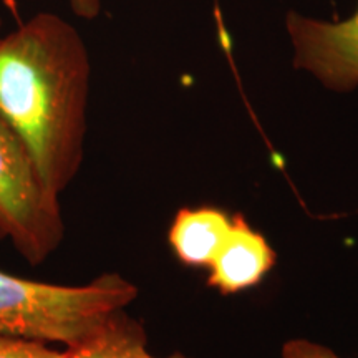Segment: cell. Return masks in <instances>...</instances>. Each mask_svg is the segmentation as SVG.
<instances>
[{
    "label": "cell",
    "mask_w": 358,
    "mask_h": 358,
    "mask_svg": "<svg viewBox=\"0 0 358 358\" xmlns=\"http://www.w3.org/2000/svg\"><path fill=\"white\" fill-rule=\"evenodd\" d=\"M69 3L71 10L75 12V15L82 17V19L92 20L100 15V10H101L100 0H69Z\"/></svg>",
    "instance_id": "10"
},
{
    "label": "cell",
    "mask_w": 358,
    "mask_h": 358,
    "mask_svg": "<svg viewBox=\"0 0 358 358\" xmlns=\"http://www.w3.org/2000/svg\"><path fill=\"white\" fill-rule=\"evenodd\" d=\"M136 297V285L116 272L85 285H57L0 271V337L77 347Z\"/></svg>",
    "instance_id": "2"
},
{
    "label": "cell",
    "mask_w": 358,
    "mask_h": 358,
    "mask_svg": "<svg viewBox=\"0 0 358 358\" xmlns=\"http://www.w3.org/2000/svg\"><path fill=\"white\" fill-rule=\"evenodd\" d=\"M275 262L274 249L243 216L232 217L231 229L214 257L209 285L236 294L259 284Z\"/></svg>",
    "instance_id": "5"
},
{
    "label": "cell",
    "mask_w": 358,
    "mask_h": 358,
    "mask_svg": "<svg viewBox=\"0 0 358 358\" xmlns=\"http://www.w3.org/2000/svg\"><path fill=\"white\" fill-rule=\"evenodd\" d=\"M0 29H2V19H0Z\"/></svg>",
    "instance_id": "13"
},
{
    "label": "cell",
    "mask_w": 358,
    "mask_h": 358,
    "mask_svg": "<svg viewBox=\"0 0 358 358\" xmlns=\"http://www.w3.org/2000/svg\"><path fill=\"white\" fill-rule=\"evenodd\" d=\"M65 358H161L148 350L145 327L122 310L100 332L77 347L66 348ZM164 358H189L176 352Z\"/></svg>",
    "instance_id": "7"
},
{
    "label": "cell",
    "mask_w": 358,
    "mask_h": 358,
    "mask_svg": "<svg viewBox=\"0 0 358 358\" xmlns=\"http://www.w3.org/2000/svg\"><path fill=\"white\" fill-rule=\"evenodd\" d=\"M282 358H340L338 355L319 343L308 342V340L295 338L289 340L282 347Z\"/></svg>",
    "instance_id": "9"
},
{
    "label": "cell",
    "mask_w": 358,
    "mask_h": 358,
    "mask_svg": "<svg viewBox=\"0 0 358 358\" xmlns=\"http://www.w3.org/2000/svg\"><path fill=\"white\" fill-rule=\"evenodd\" d=\"M0 358H65V352L53 350L42 342L0 337Z\"/></svg>",
    "instance_id": "8"
},
{
    "label": "cell",
    "mask_w": 358,
    "mask_h": 358,
    "mask_svg": "<svg viewBox=\"0 0 358 358\" xmlns=\"http://www.w3.org/2000/svg\"><path fill=\"white\" fill-rule=\"evenodd\" d=\"M232 219L216 208L181 209L169 229V244L186 266H211L221 249Z\"/></svg>",
    "instance_id": "6"
},
{
    "label": "cell",
    "mask_w": 358,
    "mask_h": 358,
    "mask_svg": "<svg viewBox=\"0 0 358 358\" xmlns=\"http://www.w3.org/2000/svg\"><path fill=\"white\" fill-rule=\"evenodd\" d=\"M90 75L82 35L55 13L0 37V116L58 196L83 163Z\"/></svg>",
    "instance_id": "1"
},
{
    "label": "cell",
    "mask_w": 358,
    "mask_h": 358,
    "mask_svg": "<svg viewBox=\"0 0 358 358\" xmlns=\"http://www.w3.org/2000/svg\"><path fill=\"white\" fill-rule=\"evenodd\" d=\"M0 231L27 262L37 266L64 241L58 194L40 179L15 133L0 116Z\"/></svg>",
    "instance_id": "3"
},
{
    "label": "cell",
    "mask_w": 358,
    "mask_h": 358,
    "mask_svg": "<svg viewBox=\"0 0 358 358\" xmlns=\"http://www.w3.org/2000/svg\"><path fill=\"white\" fill-rule=\"evenodd\" d=\"M0 2L3 3V7H6L13 17H15L17 24H20L22 20H20V15H19V3H17V0H0Z\"/></svg>",
    "instance_id": "11"
},
{
    "label": "cell",
    "mask_w": 358,
    "mask_h": 358,
    "mask_svg": "<svg viewBox=\"0 0 358 358\" xmlns=\"http://www.w3.org/2000/svg\"><path fill=\"white\" fill-rule=\"evenodd\" d=\"M6 239V237H3V234H2V231H0V241H3Z\"/></svg>",
    "instance_id": "12"
},
{
    "label": "cell",
    "mask_w": 358,
    "mask_h": 358,
    "mask_svg": "<svg viewBox=\"0 0 358 358\" xmlns=\"http://www.w3.org/2000/svg\"><path fill=\"white\" fill-rule=\"evenodd\" d=\"M285 27L294 47V66L334 92L358 87V8L352 17L327 22L290 12Z\"/></svg>",
    "instance_id": "4"
}]
</instances>
